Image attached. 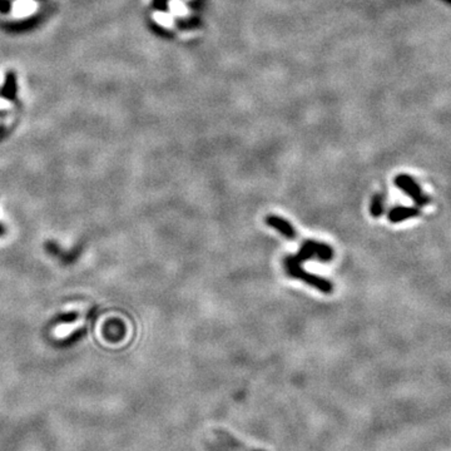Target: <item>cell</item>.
I'll use <instances>...</instances> for the list:
<instances>
[{"label": "cell", "instance_id": "obj_1", "mask_svg": "<svg viewBox=\"0 0 451 451\" xmlns=\"http://www.w3.org/2000/svg\"><path fill=\"white\" fill-rule=\"evenodd\" d=\"M285 270L286 273L292 278L302 281L306 285L316 288L317 291L322 292L325 294H331L333 292V283L327 278L321 277V276L310 273L302 267V263L296 262L291 256L285 258Z\"/></svg>", "mask_w": 451, "mask_h": 451}, {"label": "cell", "instance_id": "obj_2", "mask_svg": "<svg viewBox=\"0 0 451 451\" xmlns=\"http://www.w3.org/2000/svg\"><path fill=\"white\" fill-rule=\"evenodd\" d=\"M335 256V251L330 244L320 242L317 239H306L299 247L296 255H291L296 262L304 263L310 260H317L319 262H330Z\"/></svg>", "mask_w": 451, "mask_h": 451}, {"label": "cell", "instance_id": "obj_3", "mask_svg": "<svg viewBox=\"0 0 451 451\" xmlns=\"http://www.w3.org/2000/svg\"><path fill=\"white\" fill-rule=\"evenodd\" d=\"M395 186L397 187L400 191H403L404 193L411 198L416 205L420 207H424L427 206L431 199L427 194L424 193V191L421 189V187L419 186L418 182L414 178H411L410 176H406V174H400L395 178Z\"/></svg>", "mask_w": 451, "mask_h": 451}, {"label": "cell", "instance_id": "obj_4", "mask_svg": "<svg viewBox=\"0 0 451 451\" xmlns=\"http://www.w3.org/2000/svg\"><path fill=\"white\" fill-rule=\"evenodd\" d=\"M266 225L271 228L276 229L280 234H282L285 238L294 239L297 238V231L291 222H288L286 218L276 215H268L265 220Z\"/></svg>", "mask_w": 451, "mask_h": 451}, {"label": "cell", "instance_id": "obj_5", "mask_svg": "<svg viewBox=\"0 0 451 451\" xmlns=\"http://www.w3.org/2000/svg\"><path fill=\"white\" fill-rule=\"evenodd\" d=\"M420 216V211L418 207H406V206H397L392 210L388 211L387 220L391 223H401L406 220L416 218Z\"/></svg>", "mask_w": 451, "mask_h": 451}, {"label": "cell", "instance_id": "obj_6", "mask_svg": "<svg viewBox=\"0 0 451 451\" xmlns=\"http://www.w3.org/2000/svg\"><path fill=\"white\" fill-rule=\"evenodd\" d=\"M385 212V197L384 194H375L371 198V203H370V215L374 218H379L384 215Z\"/></svg>", "mask_w": 451, "mask_h": 451}, {"label": "cell", "instance_id": "obj_7", "mask_svg": "<svg viewBox=\"0 0 451 451\" xmlns=\"http://www.w3.org/2000/svg\"><path fill=\"white\" fill-rule=\"evenodd\" d=\"M2 94L7 98H14L15 95V77L13 73L7 75V82H5L4 88H3Z\"/></svg>", "mask_w": 451, "mask_h": 451}, {"label": "cell", "instance_id": "obj_8", "mask_svg": "<svg viewBox=\"0 0 451 451\" xmlns=\"http://www.w3.org/2000/svg\"><path fill=\"white\" fill-rule=\"evenodd\" d=\"M77 319V315L75 314H68V315H62L61 317H59V322H63V323H70V322H73L74 321V320Z\"/></svg>", "mask_w": 451, "mask_h": 451}, {"label": "cell", "instance_id": "obj_9", "mask_svg": "<svg viewBox=\"0 0 451 451\" xmlns=\"http://www.w3.org/2000/svg\"><path fill=\"white\" fill-rule=\"evenodd\" d=\"M3 233H4V228H3V226H0V234Z\"/></svg>", "mask_w": 451, "mask_h": 451}]
</instances>
